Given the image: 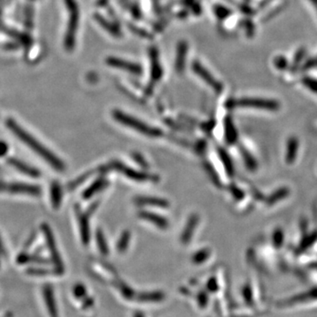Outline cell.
I'll return each instance as SVG.
<instances>
[{"label": "cell", "instance_id": "obj_10", "mask_svg": "<svg viewBox=\"0 0 317 317\" xmlns=\"http://www.w3.org/2000/svg\"><path fill=\"white\" fill-rule=\"evenodd\" d=\"M7 162H8V164L10 166L15 167L17 170L20 171L21 173H23L25 175L30 176V177L38 178L41 176V173H40V171L37 168H35L34 166H30L29 164L25 163L24 161L17 160V159H15V158H9L7 160Z\"/></svg>", "mask_w": 317, "mask_h": 317}, {"label": "cell", "instance_id": "obj_21", "mask_svg": "<svg viewBox=\"0 0 317 317\" xmlns=\"http://www.w3.org/2000/svg\"><path fill=\"white\" fill-rule=\"evenodd\" d=\"M94 18H95V20H97L98 23L102 25V27L104 28V30H107V32H109L114 36H120V34H121L120 31L117 30V28L114 25L111 24L110 22H108L107 20H105L103 16H101V15H95Z\"/></svg>", "mask_w": 317, "mask_h": 317}, {"label": "cell", "instance_id": "obj_5", "mask_svg": "<svg viewBox=\"0 0 317 317\" xmlns=\"http://www.w3.org/2000/svg\"><path fill=\"white\" fill-rule=\"evenodd\" d=\"M229 107H251L270 111L278 110L280 105L277 101L260 98H243L240 100H231L226 103Z\"/></svg>", "mask_w": 317, "mask_h": 317}, {"label": "cell", "instance_id": "obj_3", "mask_svg": "<svg viewBox=\"0 0 317 317\" xmlns=\"http://www.w3.org/2000/svg\"><path fill=\"white\" fill-rule=\"evenodd\" d=\"M317 305V287L311 288L306 292L298 293L276 303L279 309H294Z\"/></svg>", "mask_w": 317, "mask_h": 317}, {"label": "cell", "instance_id": "obj_25", "mask_svg": "<svg viewBox=\"0 0 317 317\" xmlns=\"http://www.w3.org/2000/svg\"><path fill=\"white\" fill-rule=\"evenodd\" d=\"M79 224H80V232H81V237L84 243H88L89 241V228H88V223L87 221V218L85 216L79 217Z\"/></svg>", "mask_w": 317, "mask_h": 317}, {"label": "cell", "instance_id": "obj_20", "mask_svg": "<svg viewBox=\"0 0 317 317\" xmlns=\"http://www.w3.org/2000/svg\"><path fill=\"white\" fill-rule=\"evenodd\" d=\"M290 194V190L287 188H281L279 190H276L272 195L270 196L267 199V205H274V204L278 203L279 201L283 200L286 197H287Z\"/></svg>", "mask_w": 317, "mask_h": 317}, {"label": "cell", "instance_id": "obj_13", "mask_svg": "<svg viewBox=\"0 0 317 317\" xmlns=\"http://www.w3.org/2000/svg\"><path fill=\"white\" fill-rule=\"evenodd\" d=\"M188 52V44L181 41L177 45L176 49V71L177 74H182L185 68L186 57Z\"/></svg>", "mask_w": 317, "mask_h": 317}, {"label": "cell", "instance_id": "obj_37", "mask_svg": "<svg viewBox=\"0 0 317 317\" xmlns=\"http://www.w3.org/2000/svg\"><path fill=\"white\" fill-rule=\"evenodd\" d=\"M275 64H276V66L278 68L284 69L287 66V60L284 59V58L279 57V58L276 59V60H275Z\"/></svg>", "mask_w": 317, "mask_h": 317}, {"label": "cell", "instance_id": "obj_16", "mask_svg": "<svg viewBox=\"0 0 317 317\" xmlns=\"http://www.w3.org/2000/svg\"><path fill=\"white\" fill-rule=\"evenodd\" d=\"M140 217L144 220H149L151 223L156 225L157 226L161 229H166V227L168 226L167 221L159 215L151 213V212H141Z\"/></svg>", "mask_w": 317, "mask_h": 317}, {"label": "cell", "instance_id": "obj_36", "mask_svg": "<svg viewBox=\"0 0 317 317\" xmlns=\"http://www.w3.org/2000/svg\"><path fill=\"white\" fill-rule=\"evenodd\" d=\"M8 145L4 141H0V157L5 156L8 152Z\"/></svg>", "mask_w": 317, "mask_h": 317}, {"label": "cell", "instance_id": "obj_41", "mask_svg": "<svg viewBox=\"0 0 317 317\" xmlns=\"http://www.w3.org/2000/svg\"><path fill=\"white\" fill-rule=\"evenodd\" d=\"M310 1H311V3H312L313 5L315 6L316 10L317 11V0H310Z\"/></svg>", "mask_w": 317, "mask_h": 317}, {"label": "cell", "instance_id": "obj_23", "mask_svg": "<svg viewBox=\"0 0 317 317\" xmlns=\"http://www.w3.org/2000/svg\"><path fill=\"white\" fill-rule=\"evenodd\" d=\"M317 242V232H313L312 234H306L300 244V249L302 250L310 248L313 244L316 243Z\"/></svg>", "mask_w": 317, "mask_h": 317}, {"label": "cell", "instance_id": "obj_39", "mask_svg": "<svg viewBox=\"0 0 317 317\" xmlns=\"http://www.w3.org/2000/svg\"><path fill=\"white\" fill-rule=\"evenodd\" d=\"M107 2H108V0H98V5H106Z\"/></svg>", "mask_w": 317, "mask_h": 317}, {"label": "cell", "instance_id": "obj_17", "mask_svg": "<svg viewBox=\"0 0 317 317\" xmlns=\"http://www.w3.org/2000/svg\"><path fill=\"white\" fill-rule=\"evenodd\" d=\"M50 199L54 208L58 209L62 201V189L57 181H54L50 187Z\"/></svg>", "mask_w": 317, "mask_h": 317}, {"label": "cell", "instance_id": "obj_32", "mask_svg": "<svg viewBox=\"0 0 317 317\" xmlns=\"http://www.w3.org/2000/svg\"><path fill=\"white\" fill-rule=\"evenodd\" d=\"M129 241H130V234L128 232H124L121 236L119 242L117 244L118 250L119 251H124L126 249L127 246H128Z\"/></svg>", "mask_w": 317, "mask_h": 317}, {"label": "cell", "instance_id": "obj_31", "mask_svg": "<svg viewBox=\"0 0 317 317\" xmlns=\"http://www.w3.org/2000/svg\"><path fill=\"white\" fill-rule=\"evenodd\" d=\"M221 159H222V161L224 162V165L226 166L227 174L229 176H232L234 174V166L232 165V162L230 161L229 157L227 156V154L224 151H221Z\"/></svg>", "mask_w": 317, "mask_h": 317}, {"label": "cell", "instance_id": "obj_11", "mask_svg": "<svg viewBox=\"0 0 317 317\" xmlns=\"http://www.w3.org/2000/svg\"><path fill=\"white\" fill-rule=\"evenodd\" d=\"M44 298L50 317H59L58 307L54 297L53 288L49 285L44 287Z\"/></svg>", "mask_w": 317, "mask_h": 317}, {"label": "cell", "instance_id": "obj_15", "mask_svg": "<svg viewBox=\"0 0 317 317\" xmlns=\"http://www.w3.org/2000/svg\"><path fill=\"white\" fill-rule=\"evenodd\" d=\"M116 167L118 170L121 171L122 174L126 175L128 177L132 178L133 180L143 181H149L151 179V176H147L146 174H143V173L137 172V171L132 170L131 168H127L125 166H122L120 164H117Z\"/></svg>", "mask_w": 317, "mask_h": 317}, {"label": "cell", "instance_id": "obj_29", "mask_svg": "<svg viewBox=\"0 0 317 317\" xmlns=\"http://www.w3.org/2000/svg\"><path fill=\"white\" fill-rule=\"evenodd\" d=\"M103 185V181H97L96 182H94L93 185L89 187L88 190H86V192L84 193V198H89L91 196L93 195L98 190H100Z\"/></svg>", "mask_w": 317, "mask_h": 317}, {"label": "cell", "instance_id": "obj_30", "mask_svg": "<svg viewBox=\"0 0 317 317\" xmlns=\"http://www.w3.org/2000/svg\"><path fill=\"white\" fill-rule=\"evenodd\" d=\"M214 12L215 15H217V17L220 18L221 20L227 18L231 15L229 9L226 8L222 5H216L214 7Z\"/></svg>", "mask_w": 317, "mask_h": 317}, {"label": "cell", "instance_id": "obj_34", "mask_svg": "<svg viewBox=\"0 0 317 317\" xmlns=\"http://www.w3.org/2000/svg\"><path fill=\"white\" fill-rule=\"evenodd\" d=\"M97 242L101 251L103 252L104 255H107V243L105 242V240L103 238V235L101 232H98L97 234Z\"/></svg>", "mask_w": 317, "mask_h": 317}, {"label": "cell", "instance_id": "obj_12", "mask_svg": "<svg viewBox=\"0 0 317 317\" xmlns=\"http://www.w3.org/2000/svg\"><path fill=\"white\" fill-rule=\"evenodd\" d=\"M300 142L296 137H291L288 138L286 148V162L287 165H292L297 159L299 152Z\"/></svg>", "mask_w": 317, "mask_h": 317}, {"label": "cell", "instance_id": "obj_14", "mask_svg": "<svg viewBox=\"0 0 317 317\" xmlns=\"http://www.w3.org/2000/svg\"><path fill=\"white\" fill-rule=\"evenodd\" d=\"M150 57H151V78L153 82H157L160 80L161 78L163 72L161 68L160 60H159V56L157 53L156 50L152 49L150 52Z\"/></svg>", "mask_w": 317, "mask_h": 317}, {"label": "cell", "instance_id": "obj_18", "mask_svg": "<svg viewBox=\"0 0 317 317\" xmlns=\"http://www.w3.org/2000/svg\"><path fill=\"white\" fill-rule=\"evenodd\" d=\"M17 262H18V264H29V263L48 264V262L43 257H40L38 256H32V255L26 253V252H22L18 256Z\"/></svg>", "mask_w": 317, "mask_h": 317}, {"label": "cell", "instance_id": "obj_33", "mask_svg": "<svg viewBox=\"0 0 317 317\" xmlns=\"http://www.w3.org/2000/svg\"><path fill=\"white\" fill-rule=\"evenodd\" d=\"M303 84L305 87H307L309 90H311L314 93H317V80L313 78H303Z\"/></svg>", "mask_w": 317, "mask_h": 317}, {"label": "cell", "instance_id": "obj_9", "mask_svg": "<svg viewBox=\"0 0 317 317\" xmlns=\"http://www.w3.org/2000/svg\"><path fill=\"white\" fill-rule=\"evenodd\" d=\"M107 65L115 67L117 69H121L124 72H128L134 75H140L142 74V67L136 63H132L124 59H117V58H107L106 59Z\"/></svg>", "mask_w": 317, "mask_h": 317}, {"label": "cell", "instance_id": "obj_1", "mask_svg": "<svg viewBox=\"0 0 317 317\" xmlns=\"http://www.w3.org/2000/svg\"><path fill=\"white\" fill-rule=\"evenodd\" d=\"M6 126L14 133L16 137L23 142L27 147H30L32 151L38 154L42 159H44L49 165L52 166L56 170L63 171L65 166L63 161L56 156L52 151L49 150L47 147L44 146L39 140L33 137L30 132H27L18 122L14 119L9 118L6 120Z\"/></svg>", "mask_w": 317, "mask_h": 317}, {"label": "cell", "instance_id": "obj_28", "mask_svg": "<svg viewBox=\"0 0 317 317\" xmlns=\"http://www.w3.org/2000/svg\"><path fill=\"white\" fill-rule=\"evenodd\" d=\"M243 158L246 166L249 167V170L255 171L257 168V162L249 151H243Z\"/></svg>", "mask_w": 317, "mask_h": 317}, {"label": "cell", "instance_id": "obj_7", "mask_svg": "<svg viewBox=\"0 0 317 317\" xmlns=\"http://www.w3.org/2000/svg\"><path fill=\"white\" fill-rule=\"evenodd\" d=\"M42 230H43L44 237L46 239L47 246H48V249H49L50 256H51V259H52L55 267H56L55 271L59 273V275H60L63 272V262L59 256V250L57 248V244H56L52 231L47 224L42 225Z\"/></svg>", "mask_w": 317, "mask_h": 317}, {"label": "cell", "instance_id": "obj_19", "mask_svg": "<svg viewBox=\"0 0 317 317\" xmlns=\"http://www.w3.org/2000/svg\"><path fill=\"white\" fill-rule=\"evenodd\" d=\"M139 205H151V206H156V207H167L168 204L166 200H163L161 198H154V197H138L136 200Z\"/></svg>", "mask_w": 317, "mask_h": 317}, {"label": "cell", "instance_id": "obj_6", "mask_svg": "<svg viewBox=\"0 0 317 317\" xmlns=\"http://www.w3.org/2000/svg\"><path fill=\"white\" fill-rule=\"evenodd\" d=\"M0 192L10 194L39 196L42 190L39 186L28 184L24 182H3L0 181Z\"/></svg>", "mask_w": 317, "mask_h": 317}, {"label": "cell", "instance_id": "obj_40", "mask_svg": "<svg viewBox=\"0 0 317 317\" xmlns=\"http://www.w3.org/2000/svg\"><path fill=\"white\" fill-rule=\"evenodd\" d=\"M3 253H4V249H3V245H2V241L0 239V258Z\"/></svg>", "mask_w": 317, "mask_h": 317}, {"label": "cell", "instance_id": "obj_8", "mask_svg": "<svg viewBox=\"0 0 317 317\" xmlns=\"http://www.w3.org/2000/svg\"><path fill=\"white\" fill-rule=\"evenodd\" d=\"M192 69H193V72L197 76H199L208 86H210L216 93L221 92V90L223 88L221 83H220L217 79H215L214 77L209 73V71L205 68L199 62L195 61L192 64Z\"/></svg>", "mask_w": 317, "mask_h": 317}, {"label": "cell", "instance_id": "obj_35", "mask_svg": "<svg viewBox=\"0 0 317 317\" xmlns=\"http://www.w3.org/2000/svg\"><path fill=\"white\" fill-rule=\"evenodd\" d=\"M209 256V252L206 251V250H203L201 251L197 255H196L195 257H194V261L196 263H199V262H203L204 260L207 258Z\"/></svg>", "mask_w": 317, "mask_h": 317}, {"label": "cell", "instance_id": "obj_38", "mask_svg": "<svg viewBox=\"0 0 317 317\" xmlns=\"http://www.w3.org/2000/svg\"><path fill=\"white\" fill-rule=\"evenodd\" d=\"M304 54H305V50L304 49H300L298 51V53L296 54L295 56V59H294V64H298L299 63H301V61L302 60L303 57H304Z\"/></svg>", "mask_w": 317, "mask_h": 317}, {"label": "cell", "instance_id": "obj_27", "mask_svg": "<svg viewBox=\"0 0 317 317\" xmlns=\"http://www.w3.org/2000/svg\"><path fill=\"white\" fill-rule=\"evenodd\" d=\"M27 272L31 276H49L50 274L59 275L56 271H50L45 268H30Z\"/></svg>", "mask_w": 317, "mask_h": 317}, {"label": "cell", "instance_id": "obj_2", "mask_svg": "<svg viewBox=\"0 0 317 317\" xmlns=\"http://www.w3.org/2000/svg\"><path fill=\"white\" fill-rule=\"evenodd\" d=\"M68 12V23L64 37V47L68 51L73 50L76 42V33L79 21V8L76 0H64Z\"/></svg>", "mask_w": 317, "mask_h": 317}, {"label": "cell", "instance_id": "obj_22", "mask_svg": "<svg viewBox=\"0 0 317 317\" xmlns=\"http://www.w3.org/2000/svg\"><path fill=\"white\" fill-rule=\"evenodd\" d=\"M226 137L230 144H234L237 137V133L234 129V124L229 118H227L226 122Z\"/></svg>", "mask_w": 317, "mask_h": 317}, {"label": "cell", "instance_id": "obj_4", "mask_svg": "<svg viewBox=\"0 0 317 317\" xmlns=\"http://www.w3.org/2000/svg\"><path fill=\"white\" fill-rule=\"evenodd\" d=\"M113 117L117 120V122H121L123 125H126L133 130L138 132H141L143 134L149 136V137H158L161 135V131L156 128L147 125V123L137 120V118L131 117L126 115L122 111L115 110L113 112Z\"/></svg>", "mask_w": 317, "mask_h": 317}, {"label": "cell", "instance_id": "obj_24", "mask_svg": "<svg viewBox=\"0 0 317 317\" xmlns=\"http://www.w3.org/2000/svg\"><path fill=\"white\" fill-rule=\"evenodd\" d=\"M196 222H197V219L196 217H192L190 219L189 223L186 226L185 230H184V233L182 234L181 236V241L182 242H188L190 241V238L192 235V233H193V230L195 228L196 225Z\"/></svg>", "mask_w": 317, "mask_h": 317}, {"label": "cell", "instance_id": "obj_26", "mask_svg": "<svg viewBox=\"0 0 317 317\" xmlns=\"http://www.w3.org/2000/svg\"><path fill=\"white\" fill-rule=\"evenodd\" d=\"M272 242L276 249H280L284 243L283 230L278 228L275 230L272 234Z\"/></svg>", "mask_w": 317, "mask_h": 317}]
</instances>
